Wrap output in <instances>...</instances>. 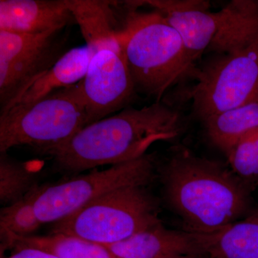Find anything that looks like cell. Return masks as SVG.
Masks as SVG:
<instances>
[{
    "label": "cell",
    "mask_w": 258,
    "mask_h": 258,
    "mask_svg": "<svg viewBox=\"0 0 258 258\" xmlns=\"http://www.w3.org/2000/svg\"><path fill=\"white\" fill-rule=\"evenodd\" d=\"M35 171L26 162L0 152V202L4 206L14 203L38 186Z\"/></svg>",
    "instance_id": "ac0fdd59"
},
{
    "label": "cell",
    "mask_w": 258,
    "mask_h": 258,
    "mask_svg": "<svg viewBox=\"0 0 258 258\" xmlns=\"http://www.w3.org/2000/svg\"><path fill=\"white\" fill-rule=\"evenodd\" d=\"M154 158L146 154L135 160L93 171L53 185H45L35 203L42 224L56 223L97 199L132 185L147 186L154 175Z\"/></svg>",
    "instance_id": "52a82bcc"
},
{
    "label": "cell",
    "mask_w": 258,
    "mask_h": 258,
    "mask_svg": "<svg viewBox=\"0 0 258 258\" xmlns=\"http://www.w3.org/2000/svg\"><path fill=\"white\" fill-rule=\"evenodd\" d=\"M230 169L246 181L258 178V128L244 136L225 154Z\"/></svg>",
    "instance_id": "ffe728a7"
},
{
    "label": "cell",
    "mask_w": 258,
    "mask_h": 258,
    "mask_svg": "<svg viewBox=\"0 0 258 258\" xmlns=\"http://www.w3.org/2000/svg\"><path fill=\"white\" fill-rule=\"evenodd\" d=\"M203 121L210 142L226 154L244 136L258 128V95Z\"/></svg>",
    "instance_id": "9a60e30c"
},
{
    "label": "cell",
    "mask_w": 258,
    "mask_h": 258,
    "mask_svg": "<svg viewBox=\"0 0 258 258\" xmlns=\"http://www.w3.org/2000/svg\"><path fill=\"white\" fill-rule=\"evenodd\" d=\"M62 31L31 35L0 30L1 111L67 51Z\"/></svg>",
    "instance_id": "9c48e42d"
},
{
    "label": "cell",
    "mask_w": 258,
    "mask_h": 258,
    "mask_svg": "<svg viewBox=\"0 0 258 258\" xmlns=\"http://www.w3.org/2000/svg\"><path fill=\"white\" fill-rule=\"evenodd\" d=\"M196 78L189 95L203 120L250 101L258 95V39L240 50L217 55Z\"/></svg>",
    "instance_id": "ba28073f"
},
{
    "label": "cell",
    "mask_w": 258,
    "mask_h": 258,
    "mask_svg": "<svg viewBox=\"0 0 258 258\" xmlns=\"http://www.w3.org/2000/svg\"><path fill=\"white\" fill-rule=\"evenodd\" d=\"M86 45L119 33L123 20L116 13L118 2L101 0H67Z\"/></svg>",
    "instance_id": "e0dca14e"
},
{
    "label": "cell",
    "mask_w": 258,
    "mask_h": 258,
    "mask_svg": "<svg viewBox=\"0 0 258 258\" xmlns=\"http://www.w3.org/2000/svg\"><path fill=\"white\" fill-rule=\"evenodd\" d=\"M195 234L210 258H258V212L213 233Z\"/></svg>",
    "instance_id": "5bb4252c"
},
{
    "label": "cell",
    "mask_w": 258,
    "mask_h": 258,
    "mask_svg": "<svg viewBox=\"0 0 258 258\" xmlns=\"http://www.w3.org/2000/svg\"><path fill=\"white\" fill-rule=\"evenodd\" d=\"M74 21L67 0H0V30L36 35Z\"/></svg>",
    "instance_id": "8fae6325"
},
{
    "label": "cell",
    "mask_w": 258,
    "mask_h": 258,
    "mask_svg": "<svg viewBox=\"0 0 258 258\" xmlns=\"http://www.w3.org/2000/svg\"><path fill=\"white\" fill-rule=\"evenodd\" d=\"M106 247L118 258H169L184 254L203 255L195 233L188 231L169 230L162 223Z\"/></svg>",
    "instance_id": "7c38bea8"
},
{
    "label": "cell",
    "mask_w": 258,
    "mask_h": 258,
    "mask_svg": "<svg viewBox=\"0 0 258 258\" xmlns=\"http://www.w3.org/2000/svg\"><path fill=\"white\" fill-rule=\"evenodd\" d=\"M182 130L179 113L157 101L86 125L67 142L40 152L61 171L78 173L135 160L156 142L175 139Z\"/></svg>",
    "instance_id": "6da1fadb"
},
{
    "label": "cell",
    "mask_w": 258,
    "mask_h": 258,
    "mask_svg": "<svg viewBox=\"0 0 258 258\" xmlns=\"http://www.w3.org/2000/svg\"><path fill=\"white\" fill-rule=\"evenodd\" d=\"M6 245L15 249L32 247L46 251L57 258H118L106 246L64 234L18 237L1 235Z\"/></svg>",
    "instance_id": "2e32d148"
},
{
    "label": "cell",
    "mask_w": 258,
    "mask_h": 258,
    "mask_svg": "<svg viewBox=\"0 0 258 258\" xmlns=\"http://www.w3.org/2000/svg\"><path fill=\"white\" fill-rule=\"evenodd\" d=\"M179 32L196 61L205 52L229 53L258 39V1L233 0L217 12L200 0H146Z\"/></svg>",
    "instance_id": "277c9868"
},
{
    "label": "cell",
    "mask_w": 258,
    "mask_h": 258,
    "mask_svg": "<svg viewBox=\"0 0 258 258\" xmlns=\"http://www.w3.org/2000/svg\"><path fill=\"white\" fill-rule=\"evenodd\" d=\"M120 37L136 91L160 99L194 73L182 37L160 13L139 12V1L128 2Z\"/></svg>",
    "instance_id": "3957f363"
},
{
    "label": "cell",
    "mask_w": 258,
    "mask_h": 258,
    "mask_svg": "<svg viewBox=\"0 0 258 258\" xmlns=\"http://www.w3.org/2000/svg\"><path fill=\"white\" fill-rule=\"evenodd\" d=\"M93 49L87 45L66 51L53 66L28 85L11 103L13 107L28 106L62 88L81 82L86 76Z\"/></svg>",
    "instance_id": "4fadbf2b"
},
{
    "label": "cell",
    "mask_w": 258,
    "mask_h": 258,
    "mask_svg": "<svg viewBox=\"0 0 258 258\" xmlns=\"http://www.w3.org/2000/svg\"><path fill=\"white\" fill-rule=\"evenodd\" d=\"M145 187L132 185L107 194L54 223L52 233L108 246L159 225L157 203Z\"/></svg>",
    "instance_id": "8992f818"
},
{
    "label": "cell",
    "mask_w": 258,
    "mask_h": 258,
    "mask_svg": "<svg viewBox=\"0 0 258 258\" xmlns=\"http://www.w3.org/2000/svg\"><path fill=\"white\" fill-rule=\"evenodd\" d=\"M88 46L92 47L94 52L81 83L91 124L120 111L131 101L136 90L120 31Z\"/></svg>",
    "instance_id": "30bf717a"
},
{
    "label": "cell",
    "mask_w": 258,
    "mask_h": 258,
    "mask_svg": "<svg viewBox=\"0 0 258 258\" xmlns=\"http://www.w3.org/2000/svg\"><path fill=\"white\" fill-rule=\"evenodd\" d=\"M169 258H210L205 255H195V254H184V255L174 256Z\"/></svg>",
    "instance_id": "7402d4cb"
},
{
    "label": "cell",
    "mask_w": 258,
    "mask_h": 258,
    "mask_svg": "<svg viewBox=\"0 0 258 258\" xmlns=\"http://www.w3.org/2000/svg\"><path fill=\"white\" fill-rule=\"evenodd\" d=\"M8 258H57L54 254L42 249L24 247L16 249L15 253Z\"/></svg>",
    "instance_id": "44dd1931"
},
{
    "label": "cell",
    "mask_w": 258,
    "mask_h": 258,
    "mask_svg": "<svg viewBox=\"0 0 258 258\" xmlns=\"http://www.w3.org/2000/svg\"><path fill=\"white\" fill-rule=\"evenodd\" d=\"M166 201L188 232L210 234L238 221L249 204L247 184L217 161L176 153L162 170Z\"/></svg>",
    "instance_id": "7a4b0ae2"
},
{
    "label": "cell",
    "mask_w": 258,
    "mask_h": 258,
    "mask_svg": "<svg viewBox=\"0 0 258 258\" xmlns=\"http://www.w3.org/2000/svg\"><path fill=\"white\" fill-rule=\"evenodd\" d=\"M89 124L79 82L28 106L1 112L0 152L23 145L42 152L67 142Z\"/></svg>",
    "instance_id": "5b68a950"
},
{
    "label": "cell",
    "mask_w": 258,
    "mask_h": 258,
    "mask_svg": "<svg viewBox=\"0 0 258 258\" xmlns=\"http://www.w3.org/2000/svg\"><path fill=\"white\" fill-rule=\"evenodd\" d=\"M45 184L38 185L23 198L4 206L0 212V232L2 235L18 237L32 235L42 225L37 216L35 203Z\"/></svg>",
    "instance_id": "d6986e66"
}]
</instances>
